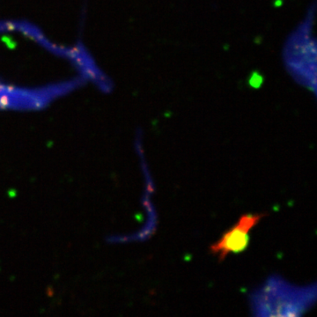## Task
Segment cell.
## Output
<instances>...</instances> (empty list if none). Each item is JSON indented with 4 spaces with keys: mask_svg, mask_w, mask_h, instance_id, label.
<instances>
[{
    "mask_svg": "<svg viewBox=\"0 0 317 317\" xmlns=\"http://www.w3.org/2000/svg\"><path fill=\"white\" fill-rule=\"evenodd\" d=\"M265 214H244L231 229L226 231L219 241L211 246V252L223 261L229 254L245 251L249 244V233Z\"/></svg>",
    "mask_w": 317,
    "mask_h": 317,
    "instance_id": "obj_1",
    "label": "cell"
}]
</instances>
